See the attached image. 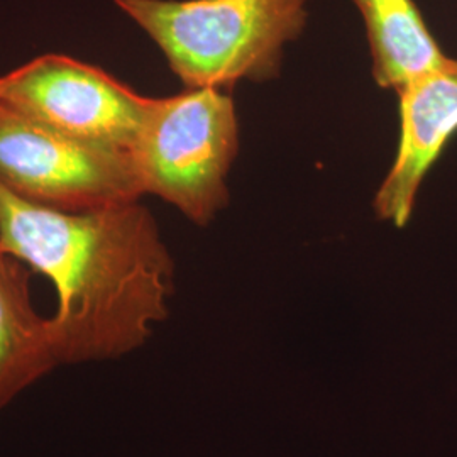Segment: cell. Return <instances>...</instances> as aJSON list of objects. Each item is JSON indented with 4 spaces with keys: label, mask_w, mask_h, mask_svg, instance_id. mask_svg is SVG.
Here are the masks:
<instances>
[{
    "label": "cell",
    "mask_w": 457,
    "mask_h": 457,
    "mask_svg": "<svg viewBox=\"0 0 457 457\" xmlns=\"http://www.w3.org/2000/svg\"><path fill=\"white\" fill-rule=\"evenodd\" d=\"M0 249L53 283L60 366L124 358L170 315L175 262L139 200L65 212L0 185Z\"/></svg>",
    "instance_id": "6da1fadb"
},
{
    "label": "cell",
    "mask_w": 457,
    "mask_h": 457,
    "mask_svg": "<svg viewBox=\"0 0 457 457\" xmlns=\"http://www.w3.org/2000/svg\"><path fill=\"white\" fill-rule=\"evenodd\" d=\"M156 43L185 88L228 90L279 73L309 0H114Z\"/></svg>",
    "instance_id": "7a4b0ae2"
},
{
    "label": "cell",
    "mask_w": 457,
    "mask_h": 457,
    "mask_svg": "<svg viewBox=\"0 0 457 457\" xmlns=\"http://www.w3.org/2000/svg\"><path fill=\"white\" fill-rule=\"evenodd\" d=\"M237 149L239 122L228 90L185 88L153 98L132 162L143 195L160 196L196 226H209L228 204Z\"/></svg>",
    "instance_id": "3957f363"
},
{
    "label": "cell",
    "mask_w": 457,
    "mask_h": 457,
    "mask_svg": "<svg viewBox=\"0 0 457 457\" xmlns=\"http://www.w3.org/2000/svg\"><path fill=\"white\" fill-rule=\"evenodd\" d=\"M0 185L65 212L97 211L143 196L131 153L53 131L2 102Z\"/></svg>",
    "instance_id": "277c9868"
},
{
    "label": "cell",
    "mask_w": 457,
    "mask_h": 457,
    "mask_svg": "<svg viewBox=\"0 0 457 457\" xmlns=\"http://www.w3.org/2000/svg\"><path fill=\"white\" fill-rule=\"evenodd\" d=\"M0 102L53 131L132 154L153 98L98 66L49 53L2 75Z\"/></svg>",
    "instance_id": "5b68a950"
},
{
    "label": "cell",
    "mask_w": 457,
    "mask_h": 457,
    "mask_svg": "<svg viewBox=\"0 0 457 457\" xmlns=\"http://www.w3.org/2000/svg\"><path fill=\"white\" fill-rule=\"evenodd\" d=\"M398 97L400 145L373 207L381 220L405 228L427 173L457 132V60L447 58L407 85Z\"/></svg>",
    "instance_id": "8992f818"
},
{
    "label": "cell",
    "mask_w": 457,
    "mask_h": 457,
    "mask_svg": "<svg viewBox=\"0 0 457 457\" xmlns=\"http://www.w3.org/2000/svg\"><path fill=\"white\" fill-rule=\"evenodd\" d=\"M60 364L31 298V270L0 249V410Z\"/></svg>",
    "instance_id": "52a82bcc"
},
{
    "label": "cell",
    "mask_w": 457,
    "mask_h": 457,
    "mask_svg": "<svg viewBox=\"0 0 457 457\" xmlns=\"http://www.w3.org/2000/svg\"><path fill=\"white\" fill-rule=\"evenodd\" d=\"M362 17L379 88L400 94L449 58L413 0H353Z\"/></svg>",
    "instance_id": "ba28073f"
}]
</instances>
